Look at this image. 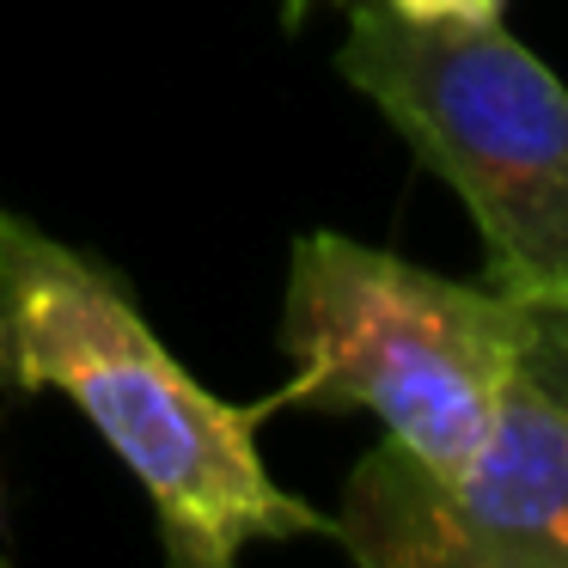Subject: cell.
Instances as JSON below:
<instances>
[{
    "label": "cell",
    "mask_w": 568,
    "mask_h": 568,
    "mask_svg": "<svg viewBox=\"0 0 568 568\" xmlns=\"http://www.w3.org/2000/svg\"><path fill=\"white\" fill-rule=\"evenodd\" d=\"M331 538L367 568H568V409L519 373L458 470L379 440Z\"/></svg>",
    "instance_id": "obj_4"
},
{
    "label": "cell",
    "mask_w": 568,
    "mask_h": 568,
    "mask_svg": "<svg viewBox=\"0 0 568 568\" xmlns=\"http://www.w3.org/2000/svg\"><path fill=\"white\" fill-rule=\"evenodd\" d=\"M282 355V409H367L409 458L458 470L526 373V306L318 226L287 257Z\"/></svg>",
    "instance_id": "obj_3"
},
{
    "label": "cell",
    "mask_w": 568,
    "mask_h": 568,
    "mask_svg": "<svg viewBox=\"0 0 568 568\" xmlns=\"http://www.w3.org/2000/svg\"><path fill=\"white\" fill-rule=\"evenodd\" d=\"M526 379H538L568 409V300L526 306Z\"/></svg>",
    "instance_id": "obj_5"
},
{
    "label": "cell",
    "mask_w": 568,
    "mask_h": 568,
    "mask_svg": "<svg viewBox=\"0 0 568 568\" xmlns=\"http://www.w3.org/2000/svg\"><path fill=\"white\" fill-rule=\"evenodd\" d=\"M336 74L465 202L507 300H568V87L501 19L355 0Z\"/></svg>",
    "instance_id": "obj_2"
},
{
    "label": "cell",
    "mask_w": 568,
    "mask_h": 568,
    "mask_svg": "<svg viewBox=\"0 0 568 568\" xmlns=\"http://www.w3.org/2000/svg\"><path fill=\"white\" fill-rule=\"evenodd\" d=\"M282 13H287V26H300L312 13V0H282Z\"/></svg>",
    "instance_id": "obj_7"
},
{
    "label": "cell",
    "mask_w": 568,
    "mask_h": 568,
    "mask_svg": "<svg viewBox=\"0 0 568 568\" xmlns=\"http://www.w3.org/2000/svg\"><path fill=\"white\" fill-rule=\"evenodd\" d=\"M404 19H501L507 0H379Z\"/></svg>",
    "instance_id": "obj_6"
},
{
    "label": "cell",
    "mask_w": 568,
    "mask_h": 568,
    "mask_svg": "<svg viewBox=\"0 0 568 568\" xmlns=\"http://www.w3.org/2000/svg\"><path fill=\"white\" fill-rule=\"evenodd\" d=\"M0 385L62 392L123 458L184 568H226L251 544L331 538V514L287 495L263 465L257 428L275 397H214L135 306L104 257L0 209Z\"/></svg>",
    "instance_id": "obj_1"
}]
</instances>
